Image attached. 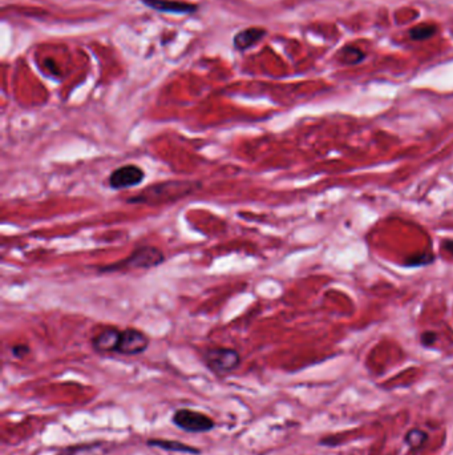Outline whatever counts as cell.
Masks as SVG:
<instances>
[{
    "instance_id": "obj_1",
    "label": "cell",
    "mask_w": 453,
    "mask_h": 455,
    "mask_svg": "<svg viewBox=\"0 0 453 455\" xmlns=\"http://www.w3.org/2000/svg\"><path fill=\"white\" fill-rule=\"evenodd\" d=\"M202 188L200 181L193 180H169L156 183L133 195L126 200L129 204L139 206H161L167 203H176L189 197Z\"/></svg>"
},
{
    "instance_id": "obj_2",
    "label": "cell",
    "mask_w": 453,
    "mask_h": 455,
    "mask_svg": "<svg viewBox=\"0 0 453 455\" xmlns=\"http://www.w3.org/2000/svg\"><path fill=\"white\" fill-rule=\"evenodd\" d=\"M166 260L164 252L153 245H143L135 249L126 258L117 264L105 265L99 268L100 273L132 271V270H149L163 265Z\"/></svg>"
},
{
    "instance_id": "obj_3",
    "label": "cell",
    "mask_w": 453,
    "mask_h": 455,
    "mask_svg": "<svg viewBox=\"0 0 453 455\" xmlns=\"http://www.w3.org/2000/svg\"><path fill=\"white\" fill-rule=\"evenodd\" d=\"M202 361L210 372L226 375L241 366L242 358L238 351L231 348H209L202 353Z\"/></svg>"
},
{
    "instance_id": "obj_4",
    "label": "cell",
    "mask_w": 453,
    "mask_h": 455,
    "mask_svg": "<svg viewBox=\"0 0 453 455\" xmlns=\"http://www.w3.org/2000/svg\"><path fill=\"white\" fill-rule=\"evenodd\" d=\"M172 422L176 428L180 430L191 433V434H202V433H209L216 429V421L210 418L209 415L197 410L191 409H178L176 410Z\"/></svg>"
},
{
    "instance_id": "obj_5",
    "label": "cell",
    "mask_w": 453,
    "mask_h": 455,
    "mask_svg": "<svg viewBox=\"0 0 453 455\" xmlns=\"http://www.w3.org/2000/svg\"><path fill=\"white\" fill-rule=\"evenodd\" d=\"M146 173L141 166L126 164L113 169L108 179L106 186L113 190H125L141 186L144 183Z\"/></svg>"
},
{
    "instance_id": "obj_6",
    "label": "cell",
    "mask_w": 453,
    "mask_h": 455,
    "mask_svg": "<svg viewBox=\"0 0 453 455\" xmlns=\"http://www.w3.org/2000/svg\"><path fill=\"white\" fill-rule=\"evenodd\" d=\"M149 344L150 338L146 335V333L136 328H128L121 331V337L116 353L128 357L139 355L148 351Z\"/></svg>"
},
{
    "instance_id": "obj_7",
    "label": "cell",
    "mask_w": 453,
    "mask_h": 455,
    "mask_svg": "<svg viewBox=\"0 0 453 455\" xmlns=\"http://www.w3.org/2000/svg\"><path fill=\"white\" fill-rule=\"evenodd\" d=\"M141 3L154 11L173 15H190L198 11L197 4L180 0H141Z\"/></svg>"
},
{
    "instance_id": "obj_8",
    "label": "cell",
    "mask_w": 453,
    "mask_h": 455,
    "mask_svg": "<svg viewBox=\"0 0 453 455\" xmlns=\"http://www.w3.org/2000/svg\"><path fill=\"white\" fill-rule=\"evenodd\" d=\"M121 337V331L115 326H108L92 338V348L96 353L109 354L116 353Z\"/></svg>"
},
{
    "instance_id": "obj_9",
    "label": "cell",
    "mask_w": 453,
    "mask_h": 455,
    "mask_svg": "<svg viewBox=\"0 0 453 455\" xmlns=\"http://www.w3.org/2000/svg\"><path fill=\"white\" fill-rule=\"evenodd\" d=\"M268 35V31L262 27H248L241 30L233 38V45L237 51H247L261 42Z\"/></svg>"
},
{
    "instance_id": "obj_10",
    "label": "cell",
    "mask_w": 453,
    "mask_h": 455,
    "mask_svg": "<svg viewBox=\"0 0 453 455\" xmlns=\"http://www.w3.org/2000/svg\"><path fill=\"white\" fill-rule=\"evenodd\" d=\"M148 447H153V449H161L165 452H173V453H183V454H201V450L190 446L184 442L180 441H173V439H148L146 441Z\"/></svg>"
},
{
    "instance_id": "obj_11",
    "label": "cell",
    "mask_w": 453,
    "mask_h": 455,
    "mask_svg": "<svg viewBox=\"0 0 453 455\" xmlns=\"http://www.w3.org/2000/svg\"><path fill=\"white\" fill-rule=\"evenodd\" d=\"M437 32V27L432 23H423L419 25H415L410 30V38L412 41H427L432 38Z\"/></svg>"
},
{
    "instance_id": "obj_12",
    "label": "cell",
    "mask_w": 453,
    "mask_h": 455,
    "mask_svg": "<svg viewBox=\"0 0 453 455\" xmlns=\"http://www.w3.org/2000/svg\"><path fill=\"white\" fill-rule=\"evenodd\" d=\"M338 58L342 62L347 63V64H358V63L362 62L366 58V55L363 54L362 49H359L355 45H346L345 48L340 49Z\"/></svg>"
},
{
    "instance_id": "obj_13",
    "label": "cell",
    "mask_w": 453,
    "mask_h": 455,
    "mask_svg": "<svg viewBox=\"0 0 453 455\" xmlns=\"http://www.w3.org/2000/svg\"><path fill=\"white\" fill-rule=\"evenodd\" d=\"M428 434L420 429H412L410 432H407V434L404 436V442L410 446L412 450H417L420 447H423L427 441H428Z\"/></svg>"
},
{
    "instance_id": "obj_14",
    "label": "cell",
    "mask_w": 453,
    "mask_h": 455,
    "mask_svg": "<svg viewBox=\"0 0 453 455\" xmlns=\"http://www.w3.org/2000/svg\"><path fill=\"white\" fill-rule=\"evenodd\" d=\"M11 353H12V355H14L15 358L21 359V358L27 357V355L31 353V349H30V346H28V345L19 344V345H14V346L11 348Z\"/></svg>"
},
{
    "instance_id": "obj_15",
    "label": "cell",
    "mask_w": 453,
    "mask_h": 455,
    "mask_svg": "<svg viewBox=\"0 0 453 455\" xmlns=\"http://www.w3.org/2000/svg\"><path fill=\"white\" fill-rule=\"evenodd\" d=\"M436 341H437V335H436V333H433V331H426V333H423V335H421V344H423L424 346H431V345H433Z\"/></svg>"
},
{
    "instance_id": "obj_16",
    "label": "cell",
    "mask_w": 453,
    "mask_h": 455,
    "mask_svg": "<svg viewBox=\"0 0 453 455\" xmlns=\"http://www.w3.org/2000/svg\"><path fill=\"white\" fill-rule=\"evenodd\" d=\"M444 247L447 248V250H450V252H452L453 253V241H445L444 243Z\"/></svg>"
}]
</instances>
